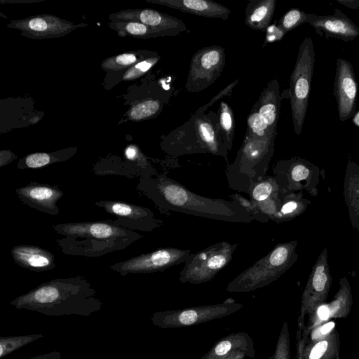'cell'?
<instances>
[{"instance_id":"obj_19","label":"cell","mask_w":359,"mask_h":359,"mask_svg":"<svg viewBox=\"0 0 359 359\" xmlns=\"http://www.w3.org/2000/svg\"><path fill=\"white\" fill-rule=\"evenodd\" d=\"M15 193L25 205L53 216L59 214L57 203L64 194L55 185L37 182L16 189Z\"/></svg>"},{"instance_id":"obj_15","label":"cell","mask_w":359,"mask_h":359,"mask_svg":"<svg viewBox=\"0 0 359 359\" xmlns=\"http://www.w3.org/2000/svg\"><path fill=\"white\" fill-rule=\"evenodd\" d=\"M87 25L85 23L74 25L57 16L43 14L12 20L7 27L20 31L22 36L32 39H48L65 36Z\"/></svg>"},{"instance_id":"obj_12","label":"cell","mask_w":359,"mask_h":359,"mask_svg":"<svg viewBox=\"0 0 359 359\" xmlns=\"http://www.w3.org/2000/svg\"><path fill=\"white\" fill-rule=\"evenodd\" d=\"M319 173L318 167L299 157L279 160L273 168V176L285 193L306 189L313 196L316 195Z\"/></svg>"},{"instance_id":"obj_24","label":"cell","mask_w":359,"mask_h":359,"mask_svg":"<svg viewBox=\"0 0 359 359\" xmlns=\"http://www.w3.org/2000/svg\"><path fill=\"white\" fill-rule=\"evenodd\" d=\"M147 2L169 7L182 12L205 17L228 19L231 11L211 0H146Z\"/></svg>"},{"instance_id":"obj_10","label":"cell","mask_w":359,"mask_h":359,"mask_svg":"<svg viewBox=\"0 0 359 359\" xmlns=\"http://www.w3.org/2000/svg\"><path fill=\"white\" fill-rule=\"evenodd\" d=\"M332 280L327 262V251L325 248L313 266L302 292L300 311L297 319V331L302 332L305 329V316L308 315L309 320L311 319L318 308L325 304L330 290Z\"/></svg>"},{"instance_id":"obj_14","label":"cell","mask_w":359,"mask_h":359,"mask_svg":"<svg viewBox=\"0 0 359 359\" xmlns=\"http://www.w3.org/2000/svg\"><path fill=\"white\" fill-rule=\"evenodd\" d=\"M95 205L116 217L110 219L113 224L133 231L151 232L162 225L149 208L142 205L114 200L99 201Z\"/></svg>"},{"instance_id":"obj_40","label":"cell","mask_w":359,"mask_h":359,"mask_svg":"<svg viewBox=\"0 0 359 359\" xmlns=\"http://www.w3.org/2000/svg\"><path fill=\"white\" fill-rule=\"evenodd\" d=\"M284 195L279 197L271 196L262 201H253L259 212L271 220L278 212Z\"/></svg>"},{"instance_id":"obj_39","label":"cell","mask_w":359,"mask_h":359,"mask_svg":"<svg viewBox=\"0 0 359 359\" xmlns=\"http://www.w3.org/2000/svg\"><path fill=\"white\" fill-rule=\"evenodd\" d=\"M230 201H234L243 208L257 222H268L269 219L259 212L253 201L244 198L240 194H232L229 196Z\"/></svg>"},{"instance_id":"obj_1","label":"cell","mask_w":359,"mask_h":359,"mask_svg":"<svg viewBox=\"0 0 359 359\" xmlns=\"http://www.w3.org/2000/svg\"><path fill=\"white\" fill-rule=\"evenodd\" d=\"M137 189L163 213L177 212L233 223H250L254 218L232 201L203 196L190 191L165 172L140 177Z\"/></svg>"},{"instance_id":"obj_45","label":"cell","mask_w":359,"mask_h":359,"mask_svg":"<svg viewBox=\"0 0 359 359\" xmlns=\"http://www.w3.org/2000/svg\"><path fill=\"white\" fill-rule=\"evenodd\" d=\"M337 2L351 9L359 8V0H337Z\"/></svg>"},{"instance_id":"obj_9","label":"cell","mask_w":359,"mask_h":359,"mask_svg":"<svg viewBox=\"0 0 359 359\" xmlns=\"http://www.w3.org/2000/svg\"><path fill=\"white\" fill-rule=\"evenodd\" d=\"M243 307L229 298L219 304L157 311L152 314L151 321L162 329L184 327L230 316Z\"/></svg>"},{"instance_id":"obj_42","label":"cell","mask_w":359,"mask_h":359,"mask_svg":"<svg viewBox=\"0 0 359 359\" xmlns=\"http://www.w3.org/2000/svg\"><path fill=\"white\" fill-rule=\"evenodd\" d=\"M238 82V79L235 80L233 82L230 83L227 87L224 88L222 90L219 92L215 97H213L207 104L198 108L196 112L197 113H205V111L212 106L217 100L222 99L223 97L227 95H231L233 88L236 86Z\"/></svg>"},{"instance_id":"obj_47","label":"cell","mask_w":359,"mask_h":359,"mask_svg":"<svg viewBox=\"0 0 359 359\" xmlns=\"http://www.w3.org/2000/svg\"><path fill=\"white\" fill-rule=\"evenodd\" d=\"M353 121L354 122V123L357 126H359V111L358 113H357L355 114V116H354L353 119Z\"/></svg>"},{"instance_id":"obj_20","label":"cell","mask_w":359,"mask_h":359,"mask_svg":"<svg viewBox=\"0 0 359 359\" xmlns=\"http://www.w3.org/2000/svg\"><path fill=\"white\" fill-rule=\"evenodd\" d=\"M307 23L315 29L318 34L327 39L348 41L359 36V27L338 8H334L332 15L309 13Z\"/></svg>"},{"instance_id":"obj_18","label":"cell","mask_w":359,"mask_h":359,"mask_svg":"<svg viewBox=\"0 0 359 359\" xmlns=\"http://www.w3.org/2000/svg\"><path fill=\"white\" fill-rule=\"evenodd\" d=\"M358 86L351 64L338 58L334 80V95L337 100L339 118L344 121L351 118L355 109Z\"/></svg>"},{"instance_id":"obj_8","label":"cell","mask_w":359,"mask_h":359,"mask_svg":"<svg viewBox=\"0 0 359 359\" xmlns=\"http://www.w3.org/2000/svg\"><path fill=\"white\" fill-rule=\"evenodd\" d=\"M237 247L238 243L222 241L191 253L180 272V281L194 285L210 281L229 264Z\"/></svg>"},{"instance_id":"obj_16","label":"cell","mask_w":359,"mask_h":359,"mask_svg":"<svg viewBox=\"0 0 359 359\" xmlns=\"http://www.w3.org/2000/svg\"><path fill=\"white\" fill-rule=\"evenodd\" d=\"M111 21L128 20L141 22L161 36H170L189 32L181 20L150 8L127 9L109 15Z\"/></svg>"},{"instance_id":"obj_38","label":"cell","mask_w":359,"mask_h":359,"mask_svg":"<svg viewBox=\"0 0 359 359\" xmlns=\"http://www.w3.org/2000/svg\"><path fill=\"white\" fill-rule=\"evenodd\" d=\"M159 60L160 56L158 54L136 63L124 72L123 75L121 77V81H130L138 79L147 73Z\"/></svg>"},{"instance_id":"obj_17","label":"cell","mask_w":359,"mask_h":359,"mask_svg":"<svg viewBox=\"0 0 359 359\" xmlns=\"http://www.w3.org/2000/svg\"><path fill=\"white\" fill-rule=\"evenodd\" d=\"M351 288L348 279L343 277L339 280V288L332 300L320 306L314 316L309 319L308 325L302 331H297V336L305 339L316 327L331 318H346L353 306Z\"/></svg>"},{"instance_id":"obj_35","label":"cell","mask_w":359,"mask_h":359,"mask_svg":"<svg viewBox=\"0 0 359 359\" xmlns=\"http://www.w3.org/2000/svg\"><path fill=\"white\" fill-rule=\"evenodd\" d=\"M43 337L41 334H33L0 337V358H3L16 350Z\"/></svg>"},{"instance_id":"obj_23","label":"cell","mask_w":359,"mask_h":359,"mask_svg":"<svg viewBox=\"0 0 359 359\" xmlns=\"http://www.w3.org/2000/svg\"><path fill=\"white\" fill-rule=\"evenodd\" d=\"M11 255L19 266L34 272H43L56 266L54 255L41 247L20 244L11 249Z\"/></svg>"},{"instance_id":"obj_11","label":"cell","mask_w":359,"mask_h":359,"mask_svg":"<svg viewBox=\"0 0 359 359\" xmlns=\"http://www.w3.org/2000/svg\"><path fill=\"white\" fill-rule=\"evenodd\" d=\"M226 63L225 50L219 46L198 50L191 60L185 89L198 93L208 88L222 74Z\"/></svg>"},{"instance_id":"obj_37","label":"cell","mask_w":359,"mask_h":359,"mask_svg":"<svg viewBox=\"0 0 359 359\" xmlns=\"http://www.w3.org/2000/svg\"><path fill=\"white\" fill-rule=\"evenodd\" d=\"M269 359H291L290 339L287 321H285L282 325L274 352Z\"/></svg>"},{"instance_id":"obj_30","label":"cell","mask_w":359,"mask_h":359,"mask_svg":"<svg viewBox=\"0 0 359 359\" xmlns=\"http://www.w3.org/2000/svg\"><path fill=\"white\" fill-rule=\"evenodd\" d=\"M172 95L147 97L133 106L127 113V119L140 121L158 115Z\"/></svg>"},{"instance_id":"obj_46","label":"cell","mask_w":359,"mask_h":359,"mask_svg":"<svg viewBox=\"0 0 359 359\" xmlns=\"http://www.w3.org/2000/svg\"><path fill=\"white\" fill-rule=\"evenodd\" d=\"M246 354L241 351H234L223 357L222 359H245Z\"/></svg>"},{"instance_id":"obj_34","label":"cell","mask_w":359,"mask_h":359,"mask_svg":"<svg viewBox=\"0 0 359 359\" xmlns=\"http://www.w3.org/2000/svg\"><path fill=\"white\" fill-rule=\"evenodd\" d=\"M287 193L283 191L273 176L266 175L264 179L254 184L248 196L255 201H262L271 196L279 197Z\"/></svg>"},{"instance_id":"obj_28","label":"cell","mask_w":359,"mask_h":359,"mask_svg":"<svg viewBox=\"0 0 359 359\" xmlns=\"http://www.w3.org/2000/svg\"><path fill=\"white\" fill-rule=\"evenodd\" d=\"M310 203L304 198L302 191L287 193L282 198L279 209L271 220L276 223L290 221L305 212Z\"/></svg>"},{"instance_id":"obj_31","label":"cell","mask_w":359,"mask_h":359,"mask_svg":"<svg viewBox=\"0 0 359 359\" xmlns=\"http://www.w3.org/2000/svg\"><path fill=\"white\" fill-rule=\"evenodd\" d=\"M156 55L157 53L147 50L125 53L106 58L101 63V67L107 72L127 70L136 63Z\"/></svg>"},{"instance_id":"obj_21","label":"cell","mask_w":359,"mask_h":359,"mask_svg":"<svg viewBox=\"0 0 359 359\" xmlns=\"http://www.w3.org/2000/svg\"><path fill=\"white\" fill-rule=\"evenodd\" d=\"M339 336L335 327L318 338L297 337L295 359H336L339 353Z\"/></svg>"},{"instance_id":"obj_13","label":"cell","mask_w":359,"mask_h":359,"mask_svg":"<svg viewBox=\"0 0 359 359\" xmlns=\"http://www.w3.org/2000/svg\"><path fill=\"white\" fill-rule=\"evenodd\" d=\"M191 253L189 249L162 248L117 262L111 265L110 269L121 276L155 273L184 263Z\"/></svg>"},{"instance_id":"obj_25","label":"cell","mask_w":359,"mask_h":359,"mask_svg":"<svg viewBox=\"0 0 359 359\" xmlns=\"http://www.w3.org/2000/svg\"><path fill=\"white\" fill-rule=\"evenodd\" d=\"M234 351H241L247 357L255 358L256 353L254 342L247 332H234L219 339L199 359H222Z\"/></svg>"},{"instance_id":"obj_4","label":"cell","mask_w":359,"mask_h":359,"mask_svg":"<svg viewBox=\"0 0 359 359\" xmlns=\"http://www.w3.org/2000/svg\"><path fill=\"white\" fill-rule=\"evenodd\" d=\"M161 149L179 157L194 154H210L228 161L229 151L217 129V112L194 114L184 123L161 137Z\"/></svg>"},{"instance_id":"obj_27","label":"cell","mask_w":359,"mask_h":359,"mask_svg":"<svg viewBox=\"0 0 359 359\" xmlns=\"http://www.w3.org/2000/svg\"><path fill=\"white\" fill-rule=\"evenodd\" d=\"M276 0H250L245 10V24L255 30L266 32L274 14Z\"/></svg>"},{"instance_id":"obj_26","label":"cell","mask_w":359,"mask_h":359,"mask_svg":"<svg viewBox=\"0 0 359 359\" xmlns=\"http://www.w3.org/2000/svg\"><path fill=\"white\" fill-rule=\"evenodd\" d=\"M343 188L351 223L359 231V164L351 160L347 164Z\"/></svg>"},{"instance_id":"obj_3","label":"cell","mask_w":359,"mask_h":359,"mask_svg":"<svg viewBox=\"0 0 359 359\" xmlns=\"http://www.w3.org/2000/svg\"><path fill=\"white\" fill-rule=\"evenodd\" d=\"M53 228L64 236L56 240L64 254L86 257L123 250L143 237L135 231L113 224L110 219L60 223Z\"/></svg>"},{"instance_id":"obj_29","label":"cell","mask_w":359,"mask_h":359,"mask_svg":"<svg viewBox=\"0 0 359 359\" xmlns=\"http://www.w3.org/2000/svg\"><path fill=\"white\" fill-rule=\"evenodd\" d=\"M76 151V148H69L54 152L32 153L20 159L17 163V167L21 170L42 168L67 161L75 154Z\"/></svg>"},{"instance_id":"obj_5","label":"cell","mask_w":359,"mask_h":359,"mask_svg":"<svg viewBox=\"0 0 359 359\" xmlns=\"http://www.w3.org/2000/svg\"><path fill=\"white\" fill-rule=\"evenodd\" d=\"M276 135L264 138L244 137L233 162L226 169L230 189L248 194L252 185L266 176Z\"/></svg>"},{"instance_id":"obj_7","label":"cell","mask_w":359,"mask_h":359,"mask_svg":"<svg viewBox=\"0 0 359 359\" xmlns=\"http://www.w3.org/2000/svg\"><path fill=\"white\" fill-rule=\"evenodd\" d=\"M315 61L313 42L310 36H307L299 46L290 80L292 119L294 130L298 135L302 133L307 112Z\"/></svg>"},{"instance_id":"obj_41","label":"cell","mask_w":359,"mask_h":359,"mask_svg":"<svg viewBox=\"0 0 359 359\" xmlns=\"http://www.w3.org/2000/svg\"><path fill=\"white\" fill-rule=\"evenodd\" d=\"M265 39L263 47L269 43L281 40L285 33L276 24L270 25L266 30Z\"/></svg>"},{"instance_id":"obj_2","label":"cell","mask_w":359,"mask_h":359,"mask_svg":"<svg viewBox=\"0 0 359 359\" xmlns=\"http://www.w3.org/2000/svg\"><path fill=\"white\" fill-rule=\"evenodd\" d=\"M10 304L50 316H90L102 309L103 302L90 282L79 275L41 283L15 297Z\"/></svg>"},{"instance_id":"obj_43","label":"cell","mask_w":359,"mask_h":359,"mask_svg":"<svg viewBox=\"0 0 359 359\" xmlns=\"http://www.w3.org/2000/svg\"><path fill=\"white\" fill-rule=\"evenodd\" d=\"M16 156L8 150H1L0 152V166L3 167L12 162Z\"/></svg>"},{"instance_id":"obj_32","label":"cell","mask_w":359,"mask_h":359,"mask_svg":"<svg viewBox=\"0 0 359 359\" xmlns=\"http://www.w3.org/2000/svg\"><path fill=\"white\" fill-rule=\"evenodd\" d=\"M218 133L229 151L231 150L235 134V120L232 109L226 102L221 101L217 112Z\"/></svg>"},{"instance_id":"obj_36","label":"cell","mask_w":359,"mask_h":359,"mask_svg":"<svg viewBox=\"0 0 359 359\" xmlns=\"http://www.w3.org/2000/svg\"><path fill=\"white\" fill-rule=\"evenodd\" d=\"M309 17V13H306L299 8H291L280 18L277 25L286 34L299 25L308 22Z\"/></svg>"},{"instance_id":"obj_33","label":"cell","mask_w":359,"mask_h":359,"mask_svg":"<svg viewBox=\"0 0 359 359\" xmlns=\"http://www.w3.org/2000/svg\"><path fill=\"white\" fill-rule=\"evenodd\" d=\"M108 26L123 37L130 36L142 39L160 37V35L153 29L139 22L116 20L111 21Z\"/></svg>"},{"instance_id":"obj_6","label":"cell","mask_w":359,"mask_h":359,"mask_svg":"<svg viewBox=\"0 0 359 359\" xmlns=\"http://www.w3.org/2000/svg\"><path fill=\"white\" fill-rule=\"evenodd\" d=\"M297 241L276 244L267 255L231 280L226 291L248 292L276 281L297 262Z\"/></svg>"},{"instance_id":"obj_22","label":"cell","mask_w":359,"mask_h":359,"mask_svg":"<svg viewBox=\"0 0 359 359\" xmlns=\"http://www.w3.org/2000/svg\"><path fill=\"white\" fill-rule=\"evenodd\" d=\"M280 102L279 83L277 79H273L262 90L251 109L259 120L271 131L277 130Z\"/></svg>"},{"instance_id":"obj_44","label":"cell","mask_w":359,"mask_h":359,"mask_svg":"<svg viewBox=\"0 0 359 359\" xmlns=\"http://www.w3.org/2000/svg\"><path fill=\"white\" fill-rule=\"evenodd\" d=\"M28 359H62V355L60 351H52L40 354Z\"/></svg>"}]
</instances>
